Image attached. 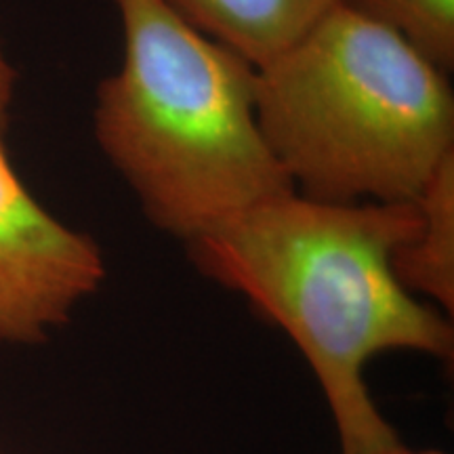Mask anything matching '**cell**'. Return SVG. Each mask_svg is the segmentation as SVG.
<instances>
[{
  "label": "cell",
  "mask_w": 454,
  "mask_h": 454,
  "mask_svg": "<svg viewBox=\"0 0 454 454\" xmlns=\"http://www.w3.org/2000/svg\"><path fill=\"white\" fill-rule=\"evenodd\" d=\"M13 84H15V72L4 59L3 49H0V135H3L4 127H7V114L9 104L13 98Z\"/></svg>",
  "instance_id": "8"
},
{
  "label": "cell",
  "mask_w": 454,
  "mask_h": 454,
  "mask_svg": "<svg viewBox=\"0 0 454 454\" xmlns=\"http://www.w3.org/2000/svg\"><path fill=\"white\" fill-rule=\"evenodd\" d=\"M362 454H442L438 450H408L406 446L400 444V440L394 442V444H387L383 448H377V450H368Z\"/></svg>",
  "instance_id": "9"
},
{
  "label": "cell",
  "mask_w": 454,
  "mask_h": 454,
  "mask_svg": "<svg viewBox=\"0 0 454 454\" xmlns=\"http://www.w3.org/2000/svg\"><path fill=\"white\" fill-rule=\"evenodd\" d=\"M254 93L271 154L314 200H417L454 154L446 74L343 4L259 66Z\"/></svg>",
  "instance_id": "3"
},
{
  "label": "cell",
  "mask_w": 454,
  "mask_h": 454,
  "mask_svg": "<svg viewBox=\"0 0 454 454\" xmlns=\"http://www.w3.org/2000/svg\"><path fill=\"white\" fill-rule=\"evenodd\" d=\"M419 225L417 200L325 202L293 190L185 244L204 276L293 339L320 383L343 454L397 442L364 381L374 356L404 349L452 360V325L394 271V253Z\"/></svg>",
  "instance_id": "1"
},
{
  "label": "cell",
  "mask_w": 454,
  "mask_h": 454,
  "mask_svg": "<svg viewBox=\"0 0 454 454\" xmlns=\"http://www.w3.org/2000/svg\"><path fill=\"white\" fill-rule=\"evenodd\" d=\"M104 278L98 244L34 200L0 135V340H43Z\"/></svg>",
  "instance_id": "4"
},
{
  "label": "cell",
  "mask_w": 454,
  "mask_h": 454,
  "mask_svg": "<svg viewBox=\"0 0 454 454\" xmlns=\"http://www.w3.org/2000/svg\"><path fill=\"white\" fill-rule=\"evenodd\" d=\"M192 27L254 67L268 64L339 0H164Z\"/></svg>",
  "instance_id": "5"
},
{
  "label": "cell",
  "mask_w": 454,
  "mask_h": 454,
  "mask_svg": "<svg viewBox=\"0 0 454 454\" xmlns=\"http://www.w3.org/2000/svg\"><path fill=\"white\" fill-rule=\"evenodd\" d=\"M387 27L444 74L454 67V0H339Z\"/></svg>",
  "instance_id": "7"
},
{
  "label": "cell",
  "mask_w": 454,
  "mask_h": 454,
  "mask_svg": "<svg viewBox=\"0 0 454 454\" xmlns=\"http://www.w3.org/2000/svg\"><path fill=\"white\" fill-rule=\"evenodd\" d=\"M421 225L394 253V271L412 294L454 308V154L435 168L417 196Z\"/></svg>",
  "instance_id": "6"
},
{
  "label": "cell",
  "mask_w": 454,
  "mask_h": 454,
  "mask_svg": "<svg viewBox=\"0 0 454 454\" xmlns=\"http://www.w3.org/2000/svg\"><path fill=\"white\" fill-rule=\"evenodd\" d=\"M118 70L98 87L95 139L145 217L185 244L294 187L257 118V67L164 0H112Z\"/></svg>",
  "instance_id": "2"
}]
</instances>
